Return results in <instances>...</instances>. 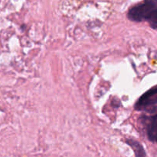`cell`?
I'll return each mask as SVG.
<instances>
[{
	"instance_id": "cell-1",
	"label": "cell",
	"mask_w": 157,
	"mask_h": 157,
	"mask_svg": "<svg viewBox=\"0 0 157 157\" xmlns=\"http://www.w3.org/2000/svg\"><path fill=\"white\" fill-rule=\"evenodd\" d=\"M157 11V0H144L133 6L127 13V18L132 21H148Z\"/></svg>"
},
{
	"instance_id": "cell-2",
	"label": "cell",
	"mask_w": 157,
	"mask_h": 157,
	"mask_svg": "<svg viewBox=\"0 0 157 157\" xmlns=\"http://www.w3.org/2000/svg\"><path fill=\"white\" fill-rule=\"evenodd\" d=\"M157 104V85L152 87L137 100L134 105L136 110H144Z\"/></svg>"
},
{
	"instance_id": "cell-3",
	"label": "cell",
	"mask_w": 157,
	"mask_h": 157,
	"mask_svg": "<svg viewBox=\"0 0 157 157\" xmlns=\"http://www.w3.org/2000/svg\"><path fill=\"white\" fill-rule=\"evenodd\" d=\"M144 123L147 127V135L150 142L157 144V113L151 117H145Z\"/></svg>"
},
{
	"instance_id": "cell-4",
	"label": "cell",
	"mask_w": 157,
	"mask_h": 157,
	"mask_svg": "<svg viewBox=\"0 0 157 157\" xmlns=\"http://www.w3.org/2000/svg\"><path fill=\"white\" fill-rule=\"evenodd\" d=\"M126 144H128L135 153V157H147V153H146L145 150L143 147L142 144H140L138 141L135 140L127 139L126 140Z\"/></svg>"
},
{
	"instance_id": "cell-5",
	"label": "cell",
	"mask_w": 157,
	"mask_h": 157,
	"mask_svg": "<svg viewBox=\"0 0 157 157\" xmlns=\"http://www.w3.org/2000/svg\"><path fill=\"white\" fill-rule=\"evenodd\" d=\"M149 25L153 29H157V11L148 21Z\"/></svg>"
}]
</instances>
